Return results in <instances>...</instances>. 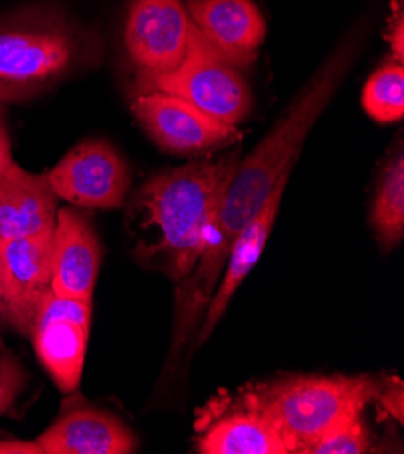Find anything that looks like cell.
Returning <instances> with one entry per match:
<instances>
[{
	"instance_id": "cell-10",
	"label": "cell",
	"mask_w": 404,
	"mask_h": 454,
	"mask_svg": "<svg viewBox=\"0 0 404 454\" xmlns=\"http://www.w3.org/2000/svg\"><path fill=\"white\" fill-rule=\"evenodd\" d=\"M36 443L44 454H129L137 436L113 413L71 398Z\"/></svg>"
},
{
	"instance_id": "cell-14",
	"label": "cell",
	"mask_w": 404,
	"mask_h": 454,
	"mask_svg": "<svg viewBox=\"0 0 404 454\" xmlns=\"http://www.w3.org/2000/svg\"><path fill=\"white\" fill-rule=\"evenodd\" d=\"M57 194L48 174H33L10 163L0 172V241L55 231Z\"/></svg>"
},
{
	"instance_id": "cell-11",
	"label": "cell",
	"mask_w": 404,
	"mask_h": 454,
	"mask_svg": "<svg viewBox=\"0 0 404 454\" xmlns=\"http://www.w3.org/2000/svg\"><path fill=\"white\" fill-rule=\"evenodd\" d=\"M290 177V176H289ZM289 177H283L280 184L274 187L263 203V207L256 212V215L243 226L242 232L236 236L231 252L227 255L226 266L221 271V283L216 285V290L207 304V309L202 317V326L196 332L198 346L205 344V340L212 335L214 328L219 325L221 317L226 315L234 294L245 281V278L257 264L268 238L273 234L274 223L281 207V200L289 184Z\"/></svg>"
},
{
	"instance_id": "cell-21",
	"label": "cell",
	"mask_w": 404,
	"mask_h": 454,
	"mask_svg": "<svg viewBox=\"0 0 404 454\" xmlns=\"http://www.w3.org/2000/svg\"><path fill=\"white\" fill-rule=\"evenodd\" d=\"M388 43L392 48V55L395 60H404V17H402V6L397 4V13L392 15L388 33H386Z\"/></svg>"
},
{
	"instance_id": "cell-24",
	"label": "cell",
	"mask_w": 404,
	"mask_h": 454,
	"mask_svg": "<svg viewBox=\"0 0 404 454\" xmlns=\"http://www.w3.org/2000/svg\"><path fill=\"white\" fill-rule=\"evenodd\" d=\"M10 326V315H8V304L4 297V285H3V271H0V328Z\"/></svg>"
},
{
	"instance_id": "cell-12",
	"label": "cell",
	"mask_w": 404,
	"mask_h": 454,
	"mask_svg": "<svg viewBox=\"0 0 404 454\" xmlns=\"http://www.w3.org/2000/svg\"><path fill=\"white\" fill-rule=\"evenodd\" d=\"M186 10L200 33L238 69L256 60L266 26L252 0H187Z\"/></svg>"
},
{
	"instance_id": "cell-22",
	"label": "cell",
	"mask_w": 404,
	"mask_h": 454,
	"mask_svg": "<svg viewBox=\"0 0 404 454\" xmlns=\"http://www.w3.org/2000/svg\"><path fill=\"white\" fill-rule=\"evenodd\" d=\"M0 454H44L40 445L35 442L26 440H0Z\"/></svg>"
},
{
	"instance_id": "cell-6",
	"label": "cell",
	"mask_w": 404,
	"mask_h": 454,
	"mask_svg": "<svg viewBox=\"0 0 404 454\" xmlns=\"http://www.w3.org/2000/svg\"><path fill=\"white\" fill-rule=\"evenodd\" d=\"M91 332V301L59 297L53 292L44 301L31 340L40 364L62 393L80 386Z\"/></svg>"
},
{
	"instance_id": "cell-19",
	"label": "cell",
	"mask_w": 404,
	"mask_h": 454,
	"mask_svg": "<svg viewBox=\"0 0 404 454\" xmlns=\"http://www.w3.org/2000/svg\"><path fill=\"white\" fill-rule=\"evenodd\" d=\"M28 384V375L10 348L0 344V415L8 413Z\"/></svg>"
},
{
	"instance_id": "cell-1",
	"label": "cell",
	"mask_w": 404,
	"mask_h": 454,
	"mask_svg": "<svg viewBox=\"0 0 404 454\" xmlns=\"http://www.w3.org/2000/svg\"><path fill=\"white\" fill-rule=\"evenodd\" d=\"M240 154L236 147L216 160L169 168L140 187L129 212L137 261L162 270L176 285L191 274Z\"/></svg>"
},
{
	"instance_id": "cell-15",
	"label": "cell",
	"mask_w": 404,
	"mask_h": 454,
	"mask_svg": "<svg viewBox=\"0 0 404 454\" xmlns=\"http://www.w3.org/2000/svg\"><path fill=\"white\" fill-rule=\"evenodd\" d=\"M198 450L202 454H287L252 389L245 391L234 405L214 410L202 420Z\"/></svg>"
},
{
	"instance_id": "cell-17",
	"label": "cell",
	"mask_w": 404,
	"mask_h": 454,
	"mask_svg": "<svg viewBox=\"0 0 404 454\" xmlns=\"http://www.w3.org/2000/svg\"><path fill=\"white\" fill-rule=\"evenodd\" d=\"M363 107L379 123H393L404 116V67L390 59L365 83Z\"/></svg>"
},
{
	"instance_id": "cell-2",
	"label": "cell",
	"mask_w": 404,
	"mask_h": 454,
	"mask_svg": "<svg viewBox=\"0 0 404 454\" xmlns=\"http://www.w3.org/2000/svg\"><path fill=\"white\" fill-rule=\"evenodd\" d=\"M99 36L51 8L0 20V104L26 102L100 60Z\"/></svg>"
},
{
	"instance_id": "cell-23",
	"label": "cell",
	"mask_w": 404,
	"mask_h": 454,
	"mask_svg": "<svg viewBox=\"0 0 404 454\" xmlns=\"http://www.w3.org/2000/svg\"><path fill=\"white\" fill-rule=\"evenodd\" d=\"M12 163V151H10V138L8 129L4 123V113L0 107V172H3Z\"/></svg>"
},
{
	"instance_id": "cell-20",
	"label": "cell",
	"mask_w": 404,
	"mask_h": 454,
	"mask_svg": "<svg viewBox=\"0 0 404 454\" xmlns=\"http://www.w3.org/2000/svg\"><path fill=\"white\" fill-rule=\"evenodd\" d=\"M376 402H379V405L383 410L395 419L397 422L404 420V413H402V405H404V398H402V382L397 377L386 379L381 382V389L376 396Z\"/></svg>"
},
{
	"instance_id": "cell-8",
	"label": "cell",
	"mask_w": 404,
	"mask_h": 454,
	"mask_svg": "<svg viewBox=\"0 0 404 454\" xmlns=\"http://www.w3.org/2000/svg\"><path fill=\"white\" fill-rule=\"evenodd\" d=\"M189 22L182 0H131L123 40L139 74H165L182 62Z\"/></svg>"
},
{
	"instance_id": "cell-5",
	"label": "cell",
	"mask_w": 404,
	"mask_h": 454,
	"mask_svg": "<svg viewBox=\"0 0 404 454\" xmlns=\"http://www.w3.org/2000/svg\"><path fill=\"white\" fill-rule=\"evenodd\" d=\"M131 111L160 149L178 156L203 154L242 138L238 127L221 123L196 106L158 90L134 93Z\"/></svg>"
},
{
	"instance_id": "cell-18",
	"label": "cell",
	"mask_w": 404,
	"mask_h": 454,
	"mask_svg": "<svg viewBox=\"0 0 404 454\" xmlns=\"http://www.w3.org/2000/svg\"><path fill=\"white\" fill-rule=\"evenodd\" d=\"M363 415H350L334 426L310 454H363L368 452L372 436L365 426Z\"/></svg>"
},
{
	"instance_id": "cell-4",
	"label": "cell",
	"mask_w": 404,
	"mask_h": 454,
	"mask_svg": "<svg viewBox=\"0 0 404 454\" xmlns=\"http://www.w3.org/2000/svg\"><path fill=\"white\" fill-rule=\"evenodd\" d=\"M134 87L137 93L158 90L182 98L231 127L245 121L254 104L252 90L240 69L223 57L193 22H189L182 62L165 74H139Z\"/></svg>"
},
{
	"instance_id": "cell-9",
	"label": "cell",
	"mask_w": 404,
	"mask_h": 454,
	"mask_svg": "<svg viewBox=\"0 0 404 454\" xmlns=\"http://www.w3.org/2000/svg\"><path fill=\"white\" fill-rule=\"evenodd\" d=\"M53 232L0 241V271L10 326L28 339L44 301L53 292Z\"/></svg>"
},
{
	"instance_id": "cell-13",
	"label": "cell",
	"mask_w": 404,
	"mask_h": 454,
	"mask_svg": "<svg viewBox=\"0 0 404 454\" xmlns=\"http://www.w3.org/2000/svg\"><path fill=\"white\" fill-rule=\"evenodd\" d=\"M100 262L102 245L91 223L73 208L59 210L53 232V294L91 301Z\"/></svg>"
},
{
	"instance_id": "cell-16",
	"label": "cell",
	"mask_w": 404,
	"mask_h": 454,
	"mask_svg": "<svg viewBox=\"0 0 404 454\" xmlns=\"http://www.w3.org/2000/svg\"><path fill=\"white\" fill-rule=\"evenodd\" d=\"M372 229L383 250L395 248L404 238V154L392 156L383 168L372 215Z\"/></svg>"
},
{
	"instance_id": "cell-7",
	"label": "cell",
	"mask_w": 404,
	"mask_h": 454,
	"mask_svg": "<svg viewBox=\"0 0 404 454\" xmlns=\"http://www.w3.org/2000/svg\"><path fill=\"white\" fill-rule=\"evenodd\" d=\"M55 194L71 205L115 210L131 189V168L104 140L75 145L48 174Z\"/></svg>"
},
{
	"instance_id": "cell-3",
	"label": "cell",
	"mask_w": 404,
	"mask_h": 454,
	"mask_svg": "<svg viewBox=\"0 0 404 454\" xmlns=\"http://www.w3.org/2000/svg\"><path fill=\"white\" fill-rule=\"evenodd\" d=\"M372 377H287L252 389L287 454H310L334 426L363 415L381 389Z\"/></svg>"
}]
</instances>
